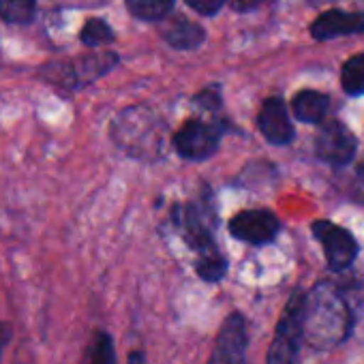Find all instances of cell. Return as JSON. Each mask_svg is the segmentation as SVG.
<instances>
[{
	"mask_svg": "<svg viewBox=\"0 0 364 364\" xmlns=\"http://www.w3.org/2000/svg\"><path fill=\"white\" fill-rule=\"evenodd\" d=\"M185 3L193 11H198L202 16H215V14L221 11V7L225 5V0H185Z\"/></svg>",
	"mask_w": 364,
	"mask_h": 364,
	"instance_id": "d6986e66",
	"label": "cell"
},
{
	"mask_svg": "<svg viewBox=\"0 0 364 364\" xmlns=\"http://www.w3.org/2000/svg\"><path fill=\"white\" fill-rule=\"evenodd\" d=\"M341 84L343 90L351 97L364 95V54H358L343 65Z\"/></svg>",
	"mask_w": 364,
	"mask_h": 364,
	"instance_id": "e0dca14e",
	"label": "cell"
},
{
	"mask_svg": "<svg viewBox=\"0 0 364 364\" xmlns=\"http://www.w3.org/2000/svg\"><path fill=\"white\" fill-rule=\"evenodd\" d=\"M257 127L270 144L283 146L294 139V124L289 120L283 99H279V97L264 101V105L257 114Z\"/></svg>",
	"mask_w": 364,
	"mask_h": 364,
	"instance_id": "30bf717a",
	"label": "cell"
},
{
	"mask_svg": "<svg viewBox=\"0 0 364 364\" xmlns=\"http://www.w3.org/2000/svg\"><path fill=\"white\" fill-rule=\"evenodd\" d=\"M39 0H0V20L7 24L24 26L37 16Z\"/></svg>",
	"mask_w": 364,
	"mask_h": 364,
	"instance_id": "9a60e30c",
	"label": "cell"
},
{
	"mask_svg": "<svg viewBox=\"0 0 364 364\" xmlns=\"http://www.w3.org/2000/svg\"><path fill=\"white\" fill-rule=\"evenodd\" d=\"M330 99L317 90H302L294 97V114L302 122H321L328 114Z\"/></svg>",
	"mask_w": 364,
	"mask_h": 364,
	"instance_id": "4fadbf2b",
	"label": "cell"
},
{
	"mask_svg": "<svg viewBox=\"0 0 364 364\" xmlns=\"http://www.w3.org/2000/svg\"><path fill=\"white\" fill-rule=\"evenodd\" d=\"M358 300L351 287L334 281H319L306 291L304 338L315 351H328L345 343L358 319Z\"/></svg>",
	"mask_w": 364,
	"mask_h": 364,
	"instance_id": "6da1fadb",
	"label": "cell"
},
{
	"mask_svg": "<svg viewBox=\"0 0 364 364\" xmlns=\"http://www.w3.org/2000/svg\"><path fill=\"white\" fill-rule=\"evenodd\" d=\"M364 33V14H349V11H328L321 14L311 24V35L317 41L343 37V35H358Z\"/></svg>",
	"mask_w": 364,
	"mask_h": 364,
	"instance_id": "8fae6325",
	"label": "cell"
},
{
	"mask_svg": "<svg viewBox=\"0 0 364 364\" xmlns=\"http://www.w3.org/2000/svg\"><path fill=\"white\" fill-rule=\"evenodd\" d=\"M315 152L323 163L343 167L355 154V137L345 124L336 120L323 122L315 135Z\"/></svg>",
	"mask_w": 364,
	"mask_h": 364,
	"instance_id": "ba28073f",
	"label": "cell"
},
{
	"mask_svg": "<svg viewBox=\"0 0 364 364\" xmlns=\"http://www.w3.org/2000/svg\"><path fill=\"white\" fill-rule=\"evenodd\" d=\"M84 364H118L114 336L105 328H95L86 347Z\"/></svg>",
	"mask_w": 364,
	"mask_h": 364,
	"instance_id": "5bb4252c",
	"label": "cell"
},
{
	"mask_svg": "<svg viewBox=\"0 0 364 364\" xmlns=\"http://www.w3.org/2000/svg\"><path fill=\"white\" fill-rule=\"evenodd\" d=\"M131 16L144 22H159L173 9L176 0H124Z\"/></svg>",
	"mask_w": 364,
	"mask_h": 364,
	"instance_id": "2e32d148",
	"label": "cell"
},
{
	"mask_svg": "<svg viewBox=\"0 0 364 364\" xmlns=\"http://www.w3.org/2000/svg\"><path fill=\"white\" fill-rule=\"evenodd\" d=\"M234 238L249 245H268L279 234V219L268 210H245L230 221Z\"/></svg>",
	"mask_w": 364,
	"mask_h": 364,
	"instance_id": "9c48e42d",
	"label": "cell"
},
{
	"mask_svg": "<svg viewBox=\"0 0 364 364\" xmlns=\"http://www.w3.org/2000/svg\"><path fill=\"white\" fill-rule=\"evenodd\" d=\"M360 176H362V178H364V165H362V167H360Z\"/></svg>",
	"mask_w": 364,
	"mask_h": 364,
	"instance_id": "603a6c76",
	"label": "cell"
},
{
	"mask_svg": "<svg viewBox=\"0 0 364 364\" xmlns=\"http://www.w3.org/2000/svg\"><path fill=\"white\" fill-rule=\"evenodd\" d=\"M11 338H14V326L9 321H0V362H3V353L11 343Z\"/></svg>",
	"mask_w": 364,
	"mask_h": 364,
	"instance_id": "44dd1931",
	"label": "cell"
},
{
	"mask_svg": "<svg viewBox=\"0 0 364 364\" xmlns=\"http://www.w3.org/2000/svg\"><path fill=\"white\" fill-rule=\"evenodd\" d=\"M268 3H272V0H230L232 9H236V11H253Z\"/></svg>",
	"mask_w": 364,
	"mask_h": 364,
	"instance_id": "ffe728a7",
	"label": "cell"
},
{
	"mask_svg": "<svg viewBox=\"0 0 364 364\" xmlns=\"http://www.w3.org/2000/svg\"><path fill=\"white\" fill-rule=\"evenodd\" d=\"M127 364H148L146 353H144L141 349H133V351L129 353V358H127Z\"/></svg>",
	"mask_w": 364,
	"mask_h": 364,
	"instance_id": "7402d4cb",
	"label": "cell"
},
{
	"mask_svg": "<svg viewBox=\"0 0 364 364\" xmlns=\"http://www.w3.org/2000/svg\"><path fill=\"white\" fill-rule=\"evenodd\" d=\"M304 315H306V291L296 289L274 328L270 341L266 364H302V343L304 338Z\"/></svg>",
	"mask_w": 364,
	"mask_h": 364,
	"instance_id": "3957f363",
	"label": "cell"
},
{
	"mask_svg": "<svg viewBox=\"0 0 364 364\" xmlns=\"http://www.w3.org/2000/svg\"><path fill=\"white\" fill-rule=\"evenodd\" d=\"M219 137H221L219 127L202 122V120H189L173 135V146L180 156L191 159V161H202V159H208L217 150Z\"/></svg>",
	"mask_w": 364,
	"mask_h": 364,
	"instance_id": "52a82bcc",
	"label": "cell"
},
{
	"mask_svg": "<svg viewBox=\"0 0 364 364\" xmlns=\"http://www.w3.org/2000/svg\"><path fill=\"white\" fill-rule=\"evenodd\" d=\"M112 139L135 156L159 152V122L144 107H129L120 112L112 122Z\"/></svg>",
	"mask_w": 364,
	"mask_h": 364,
	"instance_id": "277c9868",
	"label": "cell"
},
{
	"mask_svg": "<svg viewBox=\"0 0 364 364\" xmlns=\"http://www.w3.org/2000/svg\"><path fill=\"white\" fill-rule=\"evenodd\" d=\"M206 39V33L202 26L187 22V20H173L167 28H165V41L176 48V50H193L198 46H202Z\"/></svg>",
	"mask_w": 364,
	"mask_h": 364,
	"instance_id": "7c38bea8",
	"label": "cell"
},
{
	"mask_svg": "<svg viewBox=\"0 0 364 364\" xmlns=\"http://www.w3.org/2000/svg\"><path fill=\"white\" fill-rule=\"evenodd\" d=\"M118 65V56L112 52L105 54H90L73 60H54L39 67L37 77L46 84H50L60 95H69L75 90H82L84 86L97 82L101 75H105L112 67Z\"/></svg>",
	"mask_w": 364,
	"mask_h": 364,
	"instance_id": "7a4b0ae2",
	"label": "cell"
},
{
	"mask_svg": "<svg viewBox=\"0 0 364 364\" xmlns=\"http://www.w3.org/2000/svg\"><path fill=\"white\" fill-rule=\"evenodd\" d=\"M114 31H112V26L105 22V20H101V18H90L84 26H82V31H80V41L86 46V48H101V46H107V43H112L114 41Z\"/></svg>",
	"mask_w": 364,
	"mask_h": 364,
	"instance_id": "ac0fdd59",
	"label": "cell"
},
{
	"mask_svg": "<svg viewBox=\"0 0 364 364\" xmlns=\"http://www.w3.org/2000/svg\"><path fill=\"white\" fill-rule=\"evenodd\" d=\"M313 234L323 249V255H326L330 270L343 272L355 262L360 247H358L355 238L351 236V232H347V230H343L330 221H315Z\"/></svg>",
	"mask_w": 364,
	"mask_h": 364,
	"instance_id": "8992f818",
	"label": "cell"
},
{
	"mask_svg": "<svg viewBox=\"0 0 364 364\" xmlns=\"http://www.w3.org/2000/svg\"><path fill=\"white\" fill-rule=\"evenodd\" d=\"M249 330L242 313L234 311L225 317L219 328L208 364H247Z\"/></svg>",
	"mask_w": 364,
	"mask_h": 364,
	"instance_id": "5b68a950",
	"label": "cell"
}]
</instances>
